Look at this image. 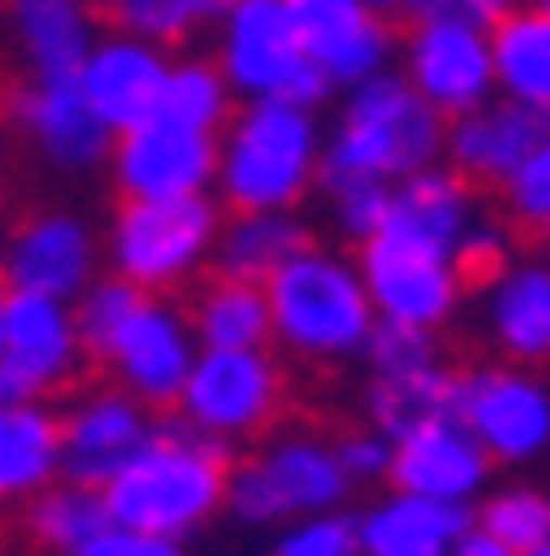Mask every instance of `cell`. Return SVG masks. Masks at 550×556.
Wrapping results in <instances>:
<instances>
[{
	"mask_svg": "<svg viewBox=\"0 0 550 556\" xmlns=\"http://www.w3.org/2000/svg\"><path fill=\"white\" fill-rule=\"evenodd\" d=\"M105 7L121 34H138L154 45H182L204 23H220L231 0H105Z\"/></svg>",
	"mask_w": 550,
	"mask_h": 556,
	"instance_id": "34",
	"label": "cell"
},
{
	"mask_svg": "<svg viewBox=\"0 0 550 556\" xmlns=\"http://www.w3.org/2000/svg\"><path fill=\"white\" fill-rule=\"evenodd\" d=\"M374 12H397V7H408V0H369Z\"/></svg>",
	"mask_w": 550,
	"mask_h": 556,
	"instance_id": "45",
	"label": "cell"
},
{
	"mask_svg": "<svg viewBox=\"0 0 550 556\" xmlns=\"http://www.w3.org/2000/svg\"><path fill=\"white\" fill-rule=\"evenodd\" d=\"M517 0H408V17H457V23H496L501 12H512Z\"/></svg>",
	"mask_w": 550,
	"mask_h": 556,
	"instance_id": "42",
	"label": "cell"
},
{
	"mask_svg": "<svg viewBox=\"0 0 550 556\" xmlns=\"http://www.w3.org/2000/svg\"><path fill=\"white\" fill-rule=\"evenodd\" d=\"M220 72L238 100H297L320 111L331 94L286 0H231L220 17Z\"/></svg>",
	"mask_w": 550,
	"mask_h": 556,
	"instance_id": "7",
	"label": "cell"
},
{
	"mask_svg": "<svg viewBox=\"0 0 550 556\" xmlns=\"http://www.w3.org/2000/svg\"><path fill=\"white\" fill-rule=\"evenodd\" d=\"M226 485H231L226 441H209L177 419L171 430H154L143 452L105 485V507L111 523L188 540L226 513Z\"/></svg>",
	"mask_w": 550,
	"mask_h": 556,
	"instance_id": "1",
	"label": "cell"
},
{
	"mask_svg": "<svg viewBox=\"0 0 550 556\" xmlns=\"http://www.w3.org/2000/svg\"><path fill=\"white\" fill-rule=\"evenodd\" d=\"M490 55H496V94L550 116V12L539 0L512 7L490 23Z\"/></svg>",
	"mask_w": 550,
	"mask_h": 556,
	"instance_id": "26",
	"label": "cell"
},
{
	"mask_svg": "<svg viewBox=\"0 0 550 556\" xmlns=\"http://www.w3.org/2000/svg\"><path fill=\"white\" fill-rule=\"evenodd\" d=\"M161 111L177 116V122H193V127L220 132L231 122V111H238V89L226 84L220 61H171Z\"/></svg>",
	"mask_w": 550,
	"mask_h": 556,
	"instance_id": "32",
	"label": "cell"
},
{
	"mask_svg": "<svg viewBox=\"0 0 550 556\" xmlns=\"http://www.w3.org/2000/svg\"><path fill=\"white\" fill-rule=\"evenodd\" d=\"M391 452H397V441H391L385 430H347L336 441V457L347 468L353 485H374V480H391Z\"/></svg>",
	"mask_w": 550,
	"mask_h": 556,
	"instance_id": "40",
	"label": "cell"
},
{
	"mask_svg": "<svg viewBox=\"0 0 550 556\" xmlns=\"http://www.w3.org/2000/svg\"><path fill=\"white\" fill-rule=\"evenodd\" d=\"M474 523L485 534H496L501 545H512V551H534L539 540H550V491L528 485V480L485 491L474 502Z\"/></svg>",
	"mask_w": 550,
	"mask_h": 556,
	"instance_id": "33",
	"label": "cell"
},
{
	"mask_svg": "<svg viewBox=\"0 0 550 556\" xmlns=\"http://www.w3.org/2000/svg\"><path fill=\"white\" fill-rule=\"evenodd\" d=\"M149 292L143 287H132L127 276H94L84 292L72 298V320H77V337H84V353H94V358H105L111 353V342H116V331L132 320V308L143 303Z\"/></svg>",
	"mask_w": 550,
	"mask_h": 556,
	"instance_id": "35",
	"label": "cell"
},
{
	"mask_svg": "<svg viewBox=\"0 0 550 556\" xmlns=\"http://www.w3.org/2000/svg\"><path fill=\"white\" fill-rule=\"evenodd\" d=\"M270 556H358V518H347L342 507L292 518Z\"/></svg>",
	"mask_w": 550,
	"mask_h": 556,
	"instance_id": "38",
	"label": "cell"
},
{
	"mask_svg": "<svg viewBox=\"0 0 550 556\" xmlns=\"http://www.w3.org/2000/svg\"><path fill=\"white\" fill-rule=\"evenodd\" d=\"M270 342L303 364H347L363 358L380 314L363 287L358 260L331 249H297L270 281Z\"/></svg>",
	"mask_w": 550,
	"mask_h": 556,
	"instance_id": "3",
	"label": "cell"
},
{
	"mask_svg": "<svg viewBox=\"0 0 550 556\" xmlns=\"http://www.w3.org/2000/svg\"><path fill=\"white\" fill-rule=\"evenodd\" d=\"M545 132H550L545 111L496 94V100H485V105L446 122V161L468 182H507Z\"/></svg>",
	"mask_w": 550,
	"mask_h": 556,
	"instance_id": "21",
	"label": "cell"
},
{
	"mask_svg": "<svg viewBox=\"0 0 550 556\" xmlns=\"http://www.w3.org/2000/svg\"><path fill=\"white\" fill-rule=\"evenodd\" d=\"M12 116L55 172H94L111 161V127L89 111L77 77H34L12 94Z\"/></svg>",
	"mask_w": 550,
	"mask_h": 556,
	"instance_id": "18",
	"label": "cell"
},
{
	"mask_svg": "<svg viewBox=\"0 0 550 556\" xmlns=\"http://www.w3.org/2000/svg\"><path fill=\"white\" fill-rule=\"evenodd\" d=\"M451 391H457V375L440 364H424V369H402V375H369L363 386V414L374 430L385 435H402L408 425L451 408Z\"/></svg>",
	"mask_w": 550,
	"mask_h": 556,
	"instance_id": "30",
	"label": "cell"
},
{
	"mask_svg": "<svg viewBox=\"0 0 550 556\" xmlns=\"http://www.w3.org/2000/svg\"><path fill=\"white\" fill-rule=\"evenodd\" d=\"M539 7H545V12H550V0H539Z\"/></svg>",
	"mask_w": 550,
	"mask_h": 556,
	"instance_id": "48",
	"label": "cell"
},
{
	"mask_svg": "<svg viewBox=\"0 0 550 556\" xmlns=\"http://www.w3.org/2000/svg\"><path fill=\"white\" fill-rule=\"evenodd\" d=\"M12 28L34 77H77L94 45L89 0H12Z\"/></svg>",
	"mask_w": 550,
	"mask_h": 556,
	"instance_id": "28",
	"label": "cell"
},
{
	"mask_svg": "<svg viewBox=\"0 0 550 556\" xmlns=\"http://www.w3.org/2000/svg\"><path fill=\"white\" fill-rule=\"evenodd\" d=\"M111 523V507H105V491L100 485H77V480H61L44 485L28 507V534L50 551H72L84 545L89 534H100Z\"/></svg>",
	"mask_w": 550,
	"mask_h": 556,
	"instance_id": "31",
	"label": "cell"
},
{
	"mask_svg": "<svg viewBox=\"0 0 550 556\" xmlns=\"http://www.w3.org/2000/svg\"><path fill=\"white\" fill-rule=\"evenodd\" d=\"M446 154V116L408 84L402 72H374L347 89L336 132L325 138V166L347 177L402 182Z\"/></svg>",
	"mask_w": 550,
	"mask_h": 556,
	"instance_id": "4",
	"label": "cell"
},
{
	"mask_svg": "<svg viewBox=\"0 0 550 556\" xmlns=\"http://www.w3.org/2000/svg\"><path fill=\"white\" fill-rule=\"evenodd\" d=\"M320 193L331 204V220L342 237L363 243L385 226V210H391V182L380 177H347V172H320Z\"/></svg>",
	"mask_w": 550,
	"mask_h": 556,
	"instance_id": "36",
	"label": "cell"
},
{
	"mask_svg": "<svg viewBox=\"0 0 550 556\" xmlns=\"http://www.w3.org/2000/svg\"><path fill=\"white\" fill-rule=\"evenodd\" d=\"M353 496V480L336 457V441L320 435H276L254 457L231 463L226 513L243 529L292 523L308 513H336Z\"/></svg>",
	"mask_w": 550,
	"mask_h": 556,
	"instance_id": "6",
	"label": "cell"
},
{
	"mask_svg": "<svg viewBox=\"0 0 550 556\" xmlns=\"http://www.w3.org/2000/svg\"><path fill=\"white\" fill-rule=\"evenodd\" d=\"M297 249H308L297 210H231V220H220L209 265L238 281H270Z\"/></svg>",
	"mask_w": 550,
	"mask_h": 556,
	"instance_id": "27",
	"label": "cell"
},
{
	"mask_svg": "<svg viewBox=\"0 0 550 556\" xmlns=\"http://www.w3.org/2000/svg\"><path fill=\"white\" fill-rule=\"evenodd\" d=\"M61 556H188L182 540L149 534V529H127V523H105L100 534H89L84 545H72Z\"/></svg>",
	"mask_w": 550,
	"mask_h": 556,
	"instance_id": "39",
	"label": "cell"
},
{
	"mask_svg": "<svg viewBox=\"0 0 550 556\" xmlns=\"http://www.w3.org/2000/svg\"><path fill=\"white\" fill-rule=\"evenodd\" d=\"M7 292H12V287L0 281V331H7Z\"/></svg>",
	"mask_w": 550,
	"mask_h": 556,
	"instance_id": "46",
	"label": "cell"
},
{
	"mask_svg": "<svg viewBox=\"0 0 550 556\" xmlns=\"http://www.w3.org/2000/svg\"><path fill=\"white\" fill-rule=\"evenodd\" d=\"M0 364H12L39 396L66 386L84 364L72 303L44 292H7V331H0Z\"/></svg>",
	"mask_w": 550,
	"mask_h": 556,
	"instance_id": "20",
	"label": "cell"
},
{
	"mask_svg": "<svg viewBox=\"0 0 550 556\" xmlns=\"http://www.w3.org/2000/svg\"><path fill=\"white\" fill-rule=\"evenodd\" d=\"M485 337L507 364H550V260H507L485 281Z\"/></svg>",
	"mask_w": 550,
	"mask_h": 556,
	"instance_id": "22",
	"label": "cell"
},
{
	"mask_svg": "<svg viewBox=\"0 0 550 556\" xmlns=\"http://www.w3.org/2000/svg\"><path fill=\"white\" fill-rule=\"evenodd\" d=\"M391 441H397V452H391V485L397 491L462 502V507H474L490 491L496 457L485 452V441L468 430V419L457 408H440V414L408 425Z\"/></svg>",
	"mask_w": 550,
	"mask_h": 556,
	"instance_id": "13",
	"label": "cell"
},
{
	"mask_svg": "<svg viewBox=\"0 0 550 556\" xmlns=\"http://www.w3.org/2000/svg\"><path fill=\"white\" fill-rule=\"evenodd\" d=\"M358 270L363 287L374 298L380 320H397V326H419V331H446L462 308V270L457 254L430 249L419 237H402L380 226L374 237L358 243Z\"/></svg>",
	"mask_w": 550,
	"mask_h": 556,
	"instance_id": "9",
	"label": "cell"
},
{
	"mask_svg": "<svg viewBox=\"0 0 550 556\" xmlns=\"http://www.w3.org/2000/svg\"><path fill=\"white\" fill-rule=\"evenodd\" d=\"M286 408V369L270 348H199L177 396L182 425L209 441H254Z\"/></svg>",
	"mask_w": 550,
	"mask_h": 556,
	"instance_id": "8",
	"label": "cell"
},
{
	"mask_svg": "<svg viewBox=\"0 0 550 556\" xmlns=\"http://www.w3.org/2000/svg\"><path fill=\"white\" fill-rule=\"evenodd\" d=\"M451 556H523V551H512V545H501L496 534H485L479 523L474 529H468L457 545H451Z\"/></svg>",
	"mask_w": 550,
	"mask_h": 556,
	"instance_id": "43",
	"label": "cell"
},
{
	"mask_svg": "<svg viewBox=\"0 0 550 556\" xmlns=\"http://www.w3.org/2000/svg\"><path fill=\"white\" fill-rule=\"evenodd\" d=\"M220 204L209 193L188 199H121L105 231V260L143 292H182L215 260Z\"/></svg>",
	"mask_w": 550,
	"mask_h": 556,
	"instance_id": "5",
	"label": "cell"
},
{
	"mask_svg": "<svg viewBox=\"0 0 550 556\" xmlns=\"http://www.w3.org/2000/svg\"><path fill=\"white\" fill-rule=\"evenodd\" d=\"M100 254L105 243L94 237V226L72 210H39L28 215L0 254V281L12 292H44V298H77L94 276H100Z\"/></svg>",
	"mask_w": 550,
	"mask_h": 556,
	"instance_id": "16",
	"label": "cell"
},
{
	"mask_svg": "<svg viewBox=\"0 0 550 556\" xmlns=\"http://www.w3.org/2000/svg\"><path fill=\"white\" fill-rule=\"evenodd\" d=\"M402 77L451 122L496 100V55L485 23H457V17H413L402 39Z\"/></svg>",
	"mask_w": 550,
	"mask_h": 556,
	"instance_id": "12",
	"label": "cell"
},
{
	"mask_svg": "<svg viewBox=\"0 0 550 556\" xmlns=\"http://www.w3.org/2000/svg\"><path fill=\"white\" fill-rule=\"evenodd\" d=\"M286 7L303 28L314 66L331 77V89H353L391 66L397 39H391V28L380 23L369 0H286Z\"/></svg>",
	"mask_w": 550,
	"mask_h": 556,
	"instance_id": "19",
	"label": "cell"
},
{
	"mask_svg": "<svg viewBox=\"0 0 550 556\" xmlns=\"http://www.w3.org/2000/svg\"><path fill=\"white\" fill-rule=\"evenodd\" d=\"M154 408L138 403L127 386H100L84 391L77 403L61 414V473L77 485H111L116 473L143 452L154 435Z\"/></svg>",
	"mask_w": 550,
	"mask_h": 556,
	"instance_id": "15",
	"label": "cell"
},
{
	"mask_svg": "<svg viewBox=\"0 0 550 556\" xmlns=\"http://www.w3.org/2000/svg\"><path fill=\"white\" fill-rule=\"evenodd\" d=\"M320 111L297 100H243L220 127L215 188L226 210H297L320 188Z\"/></svg>",
	"mask_w": 550,
	"mask_h": 556,
	"instance_id": "2",
	"label": "cell"
},
{
	"mask_svg": "<svg viewBox=\"0 0 550 556\" xmlns=\"http://www.w3.org/2000/svg\"><path fill=\"white\" fill-rule=\"evenodd\" d=\"M479 220V204H474V182H468L457 166H424L402 182H391V210H385V226L402 231V237H419L430 249H446L457 254V243L468 237V226Z\"/></svg>",
	"mask_w": 550,
	"mask_h": 556,
	"instance_id": "24",
	"label": "cell"
},
{
	"mask_svg": "<svg viewBox=\"0 0 550 556\" xmlns=\"http://www.w3.org/2000/svg\"><path fill=\"white\" fill-rule=\"evenodd\" d=\"M193 358H199V331L177 303H166V292H149L105 353L116 386H127L149 408H177Z\"/></svg>",
	"mask_w": 550,
	"mask_h": 556,
	"instance_id": "14",
	"label": "cell"
},
{
	"mask_svg": "<svg viewBox=\"0 0 550 556\" xmlns=\"http://www.w3.org/2000/svg\"><path fill=\"white\" fill-rule=\"evenodd\" d=\"M166 72H171V55L166 45L154 39H138V34H111V39H94L84 66H77V89H84L89 111L121 132L143 116L161 111V94H166Z\"/></svg>",
	"mask_w": 550,
	"mask_h": 556,
	"instance_id": "17",
	"label": "cell"
},
{
	"mask_svg": "<svg viewBox=\"0 0 550 556\" xmlns=\"http://www.w3.org/2000/svg\"><path fill=\"white\" fill-rule=\"evenodd\" d=\"M468 529H474V507L391 485L358 513V556H451Z\"/></svg>",
	"mask_w": 550,
	"mask_h": 556,
	"instance_id": "23",
	"label": "cell"
},
{
	"mask_svg": "<svg viewBox=\"0 0 550 556\" xmlns=\"http://www.w3.org/2000/svg\"><path fill=\"white\" fill-rule=\"evenodd\" d=\"M0 403H39V391H34L12 364H0Z\"/></svg>",
	"mask_w": 550,
	"mask_h": 556,
	"instance_id": "44",
	"label": "cell"
},
{
	"mask_svg": "<svg viewBox=\"0 0 550 556\" xmlns=\"http://www.w3.org/2000/svg\"><path fill=\"white\" fill-rule=\"evenodd\" d=\"M111 182L121 199H188L215 188L220 132L154 111L111 138Z\"/></svg>",
	"mask_w": 550,
	"mask_h": 556,
	"instance_id": "11",
	"label": "cell"
},
{
	"mask_svg": "<svg viewBox=\"0 0 550 556\" xmlns=\"http://www.w3.org/2000/svg\"><path fill=\"white\" fill-rule=\"evenodd\" d=\"M188 320L199 331V348H270V298L265 281L220 276L199 287Z\"/></svg>",
	"mask_w": 550,
	"mask_h": 556,
	"instance_id": "29",
	"label": "cell"
},
{
	"mask_svg": "<svg viewBox=\"0 0 550 556\" xmlns=\"http://www.w3.org/2000/svg\"><path fill=\"white\" fill-rule=\"evenodd\" d=\"M451 408L468 419L496 468H528L550 452V380L528 364H479L457 375Z\"/></svg>",
	"mask_w": 550,
	"mask_h": 556,
	"instance_id": "10",
	"label": "cell"
},
{
	"mask_svg": "<svg viewBox=\"0 0 550 556\" xmlns=\"http://www.w3.org/2000/svg\"><path fill=\"white\" fill-rule=\"evenodd\" d=\"M523 556H550V540H539L534 551H523Z\"/></svg>",
	"mask_w": 550,
	"mask_h": 556,
	"instance_id": "47",
	"label": "cell"
},
{
	"mask_svg": "<svg viewBox=\"0 0 550 556\" xmlns=\"http://www.w3.org/2000/svg\"><path fill=\"white\" fill-rule=\"evenodd\" d=\"M507 260H512V237H507V226H496V220H474V226H468V237L457 243V270H462V281H490Z\"/></svg>",
	"mask_w": 550,
	"mask_h": 556,
	"instance_id": "41",
	"label": "cell"
},
{
	"mask_svg": "<svg viewBox=\"0 0 550 556\" xmlns=\"http://www.w3.org/2000/svg\"><path fill=\"white\" fill-rule=\"evenodd\" d=\"M61 480V414L39 403H0V507L34 502Z\"/></svg>",
	"mask_w": 550,
	"mask_h": 556,
	"instance_id": "25",
	"label": "cell"
},
{
	"mask_svg": "<svg viewBox=\"0 0 550 556\" xmlns=\"http://www.w3.org/2000/svg\"><path fill=\"white\" fill-rule=\"evenodd\" d=\"M501 193H507V215L517 226L550 237V132L523 154V166L501 182Z\"/></svg>",
	"mask_w": 550,
	"mask_h": 556,
	"instance_id": "37",
	"label": "cell"
}]
</instances>
